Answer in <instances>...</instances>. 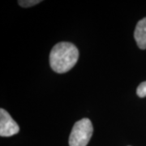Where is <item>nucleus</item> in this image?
<instances>
[{"mask_svg":"<svg viewBox=\"0 0 146 146\" xmlns=\"http://www.w3.org/2000/svg\"><path fill=\"white\" fill-rule=\"evenodd\" d=\"M79 58L78 49L70 42H59L50 54V67L57 73H65L76 65Z\"/></svg>","mask_w":146,"mask_h":146,"instance_id":"1","label":"nucleus"},{"mask_svg":"<svg viewBox=\"0 0 146 146\" xmlns=\"http://www.w3.org/2000/svg\"><path fill=\"white\" fill-rule=\"evenodd\" d=\"M134 37L137 46L141 50L146 49V17L137 23L134 33Z\"/></svg>","mask_w":146,"mask_h":146,"instance_id":"4","label":"nucleus"},{"mask_svg":"<svg viewBox=\"0 0 146 146\" xmlns=\"http://www.w3.org/2000/svg\"><path fill=\"white\" fill-rule=\"evenodd\" d=\"M136 94L140 98L146 97V81H144L138 86L136 89Z\"/></svg>","mask_w":146,"mask_h":146,"instance_id":"6","label":"nucleus"},{"mask_svg":"<svg viewBox=\"0 0 146 146\" xmlns=\"http://www.w3.org/2000/svg\"><path fill=\"white\" fill-rule=\"evenodd\" d=\"M41 2H42L41 0H19L18 3L23 7H29L40 3Z\"/></svg>","mask_w":146,"mask_h":146,"instance_id":"5","label":"nucleus"},{"mask_svg":"<svg viewBox=\"0 0 146 146\" xmlns=\"http://www.w3.org/2000/svg\"><path fill=\"white\" fill-rule=\"evenodd\" d=\"M20 127L8 112L4 109L0 110V136H11L19 132Z\"/></svg>","mask_w":146,"mask_h":146,"instance_id":"3","label":"nucleus"},{"mask_svg":"<svg viewBox=\"0 0 146 146\" xmlns=\"http://www.w3.org/2000/svg\"><path fill=\"white\" fill-rule=\"evenodd\" d=\"M93 124L89 119H82L73 126L69 137L70 146H86L93 135Z\"/></svg>","mask_w":146,"mask_h":146,"instance_id":"2","label":"nucleus"}]
</instances>
